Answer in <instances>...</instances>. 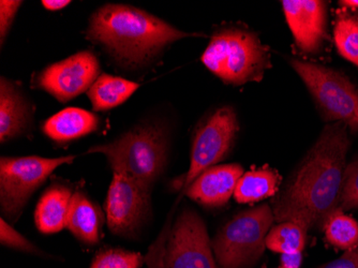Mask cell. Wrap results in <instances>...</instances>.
<instances>
[{"label":"cell","mask_w":358,"mask_h":268,"mask_svg":"<svg viewBox=\"0 0 358 268\" xmlns=\"http://www.w3.org/2000/svg\"><path fill=\"white\" fill-rule=\"evenodd\" d=\"M281 5L297 48L303 53H317L327 39V1L283 0Z\"/></svg>","instance_id":"cell-12"},{"label":"cell","mask_w":358,"mask_h":268,"mask_svg":"<svg viewBox=\"0 0 358 268\" xmlns=\"http://www.w3.org/2000/svg\"><path fill=\"white\" fill-rule=\"evenodd\" d=\"M279 268H285V267H282V266H281V267H279Z\"/></svg>","instance_id":"cell-32"},{"label":"cell","mask_w":358,"mask_h":268,"mask_svg":"<svg viewBox=\"0 0 358 268\" xmlns=\"http://www.w3.org/2000/svg\"><path fill=\"white\" fill-rule=\"evenodd\" d=\"M196 37L177 29L157 16L132 6L108 3L94 11L87 37L100 44L120 64L140 68L152 62L166 46Z\"/></svg>","instance_id":"cell-2"},{"label":"cell","mask_w":358,"mask_h":268,"mask_svg":"<svg viewBox=\"0 0 358 268\" xmlns=\"http://www.w3.org/2000/svg\"><path fill=\"white\" fill-rule=\"evenodd\" d=\"M23 1L21 0H1L0 1V40L3 45L6 38L9 34L10 28L15 19Z\"/></svg>","instance_id":"cell-26"},{"label":"cell","mask_w":358,"mask_h":268,"mask_svg":"<svg viewBox=\"0 0 358 268\" xmlns=\"http://www.w3.org/2000/svg\"><path fill=\"white\" fill-rule=\"evenodd\" d=\"M103 225V215L83 191L72 195L66 227L74 237L85 244L94 246L100 241V232Z\"/></svg>","instance_id":"cell-16"},{"label":"cell","mask_w":358,"mask_h":268,"mask_svg":"<svg viewBox=\"0 0 358 268\" xmlns=\"http://www.w3.org/2000/svg\"><path fill=\"white\" fill-rule=\"evenodd\" d=\"M289 64L310 92L327 124L345 125L358 133V88L343 72L329 66L292 58Z\"/></svg>","instance_id":"cell-5"},{"label":"cell","mask_w":358,"mask_h":268,"mask_svg":"<svg viewBox=\"0 0 358 268\" xmlns=\"http://www.w3.org/2000/svg\"><path fill=\"white\" fill-rule=\"evenodd\" d=\"M74 156L1 157L0 159V205L8 220L15 223L28 199L50 175L64 164L73 162Z\"/></svg>","instance_id":"cell-7"},{"label":"cell","mask_w":358,"mask_h":268,"mask_svg":"<svg viewBox=\"0 0 358 268\" xmlns=\"http://www.w3.org/2000/svg\"><path fill=\"white\" fill-rule=\"evenodd\" d=\"M243 175L241 165H215L205 170L184 191L187 197L203 206L221 207L234 195L237 183Z\"/></svg>","instance_id":"cell-13"},{"label":"cell","mask_w":358,"mask_h":268,"mask_svg":"<svg viewBox=\"0 0 358 268\" xmlns=\"http://www.w3.org/2000/svg\"><path fill=\"white\" fill-rule=\"evenodd\" d=\"M100 76V64L92 52L82 51L40 72L37 85L60 102L88 92Z\"/></svg>","instance_id":"cell-11"},{"label":"cell","mask_w":358,"mask_h":268,"mask_svg":"<svg viewBox=\"0 0 358 268\" xmlns=\"http://www.w3.org/2000/svg\"><path fill=\"white\" fill-rule=\"evenodd\" d=\"M201 59L211 73L231 85L262 80L269 66L266 48L255 34L241 28L215 32Z\"/></svg>","instance_id":"cell-4"},{"label":"cell","mask_w":358,"mask_h":268,"mask_svg":"<svg viewBox=\"0 0 358 268\" xmlns=\"http://www.w3.org/2000/svg\"><path fill=\"white\" fill-rule=\"evenodd\" d=\"M164 268H217L206 225L191 209L179 213L169 232Z\"/></svg>","instance_id":"cell-9"},{"label":"cell","mask_w":358,"mask_h":268,"mask_svg":"<svg viewBox=\"0 0 358 268\" xmlns=\"http://www.w3.org/2000/svg\"><path fill=\"white\" fill-rule=\"evenodd\" d=\"M325 241L340 250L352 251L358 248V223L343 209H336L322 225Z\"/></svg>","instance_id":"cell-20"},{"label":"cell","mask_w":358,"mask_h":268,"mask_svg":"<svg viewBox=\"0 0 358 268\" xmlns=\"http://www.w3.org/2000/svg\"><path fill=\"white\" fill-rule=\"evenodd\" d=\"M140 84L110 74H100L87 92L94 111H108L124 104Z\"/></svg>","instance_id":"cell-18"},{"label":"cell","mask_w":358,"mask_h":268,"mask_svg":"<svg viewBox=\"0 0 358 268\" xmlns=\"http://www.w3.org/2000/svg\"><path fill=\"white\" fill-rule=\"evenodd\" d=\"M339 209L343 211L358 209V157L345 167Z\"/></svg>","instance_id":"cell-24"},{"label":"cell","mask_w":358,"mask_h":268,"mask_svg":"<svg viewBox=\"0 0 358 268\" xmlns=\"http://www.w3.org/2000/svg\"><path fill=\"white\" fill-rule=\"evenodd\" d=\"M309 230L301 223L283 221L269 230L266 237V247L281 255L301 253L307 243Z\"/></svg>","instance_id":"cell-21"},{"label":"cell","mask_w":358,"mask_h":268,"mask_svg":"<svg viewBox=\"0 0 358 268\" xmlns=\"http://www.w3.org/2000/svg\"><path fill=\"white\" fill-rule=\"evenodd\" d=\"M72 195L71 189L60 183L44 191L35 213L36 225L41 233L55 234L66 227Z\"/></svg>","instance_id":"cell-17"},{"label":"cell","mask_w":358,"mask_h":268,"mask_svg":"<svg viewBox=\"0 0 358 268\" xmlns=\"http://www.w3.org/2000/svg\"><path fill=\"white\" fill-rule=\"evenodd\" d=\"M31 113L21 88L8 78L0 80V141L19 138L29 128Z\"/></svg>","instance_id":"cell-14"},{"label":"cell","mask_w":358,"mask_h":268,"mask_svg":"<svg viewBox=\"0 0 358 268\" xmlns=\"http://www.w3.org/2000/svg\"><path fill=\"white\" fill-rule=\"evenodd\" d=\"M0 241L3 246L13 249L29 253H39L38 248L32 245L21 233L15 231L3 218L0 220Z\"/></svg>","instance_id":"cell-25"},{"label":"cell","mask_w":358,"mask_h":268,"mask_svg":"<svg viewBox=\"0 0 358 268\" xmlns=\"http://www.w3.org/2000/svg\"><path fill=\"white\" fill-rule=\"evenodd\" d=\"M143 262L144 259L138 253L108 249L96 255L90 268H140Z\"/></svg>","instance_id":"cell-23"},{"label":"cell","mask_w":358,"mask_h":268,"mask_svg":"<svg viewBox=\"0 0 358 268\" xmlns=\"http://www.w3.org/2000/svg\"><path fill=\"white\" fill-rule=\"evenodd\" d=\"M92 153L103 154L114 173L134 179L150 193L168 161V139L160 127L144 125L108 144L90 147L88 154Z\"/></svg>","instance_id":"cell-3"},{"label":"cell","mask_w":358,"mask_h":268,"mask_svg":"<svg viewBox=\"0 0 358 268\" xmlns=\"http://www.w3.org/2000/svg\"><path fill=\"white\" fill-rule=\"evenodd\" d=\"M356 251H357V253H358V248H357V249H356Z\"/></svg>","instance_id":"cell-31"},{"label":"cell","mask_w":358,"mask_h":268,"mask_svg":"<svg viewBox=\"0 0 358 268\" xmlns=\"http://www.w3.org/2000/svg\"><path fill=\"white\" fill-rule=\"evenodd\" d=\"M99 118L83 108H67L44 122V134L58 143L70 142L99 128Z\"/></svg>","instance_id":"cell-15"},{"label":"cell","mask_w":358,"mask_h":268,"mask_svg":"<svg viewBox=\"0 0 358 268\" xmlns=\"http://www.w3.org/2000/svg\"><path fill=\"white\" fill-rule=\"evenodd\" d=\"M303 262L301 253L292 255H281V266L285 268H299Z\"/></svg>","instance_id":"cell-28"},{"label":"cell","mask_w":358,"mask_h":268,"mask_svg":"<svg viewBox=\"0 0 358 268\" xmlns=\"http://www.w3.org/2000/svg\"><path fill=\"white\" fill-rule=\"evenodd\" d=\"M319 268H358V253L356 250L345 251V255L323 264Z\"/></svg>","instance_id":"cell-27"},{"label":"cell","mask_w":358,"mask_h":268,"mask_svg":"<svg viewBox=\"0 0 358 268\" xmlns=\"http://www.w3.org/2000/svg\"><path fill=\"white\" fill-rule=\"evenodd\" d=\"M280 176L271 169H259L245 173L237 183L234 197L241 204L259 202L273 197L278 190Z\"/></svg>","instance_id":"cell-19"},{"label":"cell","mask_w":358,"mask_h":268,"mask_svg":"<svg viewBox=\"0 0 358 268\" xmlns=\"http://www.w3.org/2000/svg\"><path fill=\"white\" fill-rule=\"evenodd\" d=\"M334 40L340 55L358 66V16L340 13L334 28Z\"/></svg>","instance_id":"cell-22"},{"label":"cell","mask_w":358,"mask_h":268,"mask_svg":"<svg viewBox=\"0 0 358 268\" xmlns=\"http://www.w3.org/2000/svg\"><path fill=\"white\" fill-rule=\"evenodd\" d=\"M339 5L345 8L347 11H358V0H348V1H340Z\"/></svg>","instance_id":"cell-30"},{"label":"cell","mask_w":358,"mask_h":268,"mask_svg":"<svg viewBox=\"0 0 358 268\" xmlns=\"http://www.w3.org/2000/svg\"><path fill=\"white\" fill-rule=\"evenodd\" d=\"M350 131L339 122L327 124L287 186L275 197V221H293L308 230L322 227L339 209Z\"/></svg>","instance_id":"cell-1"},{"label":"cell","mask_w":358,"mask_h":268,"mask_svg":"<svg viewBox=\"0 0 358 268\" xmlns=\"http://www.w3.org/2000/svg\"><path fill=\"white\" fill-rule=\"evenodd\" d=\"M42 6L48 11H59L71 3L70 0H42Z\"/></svg>","instance_id":"cell-29"},{"label":"cell","mask_w":358,"mask_h":268,"mask_svg":"<svg viewBox=\"0 0 358 268\" xmlns=\"http://www.w3.org/2000/svg\"><path fill=\"white\" fill-rule=\"evenodd\" d=\"M108 229L118 237H131L150 213V193L134 179L114 173L106 201Z\"/></svg>","instance_id":"cell-10"},{"label":"cell","mask_w":358,"mask_h":268,"mask_svg":"<svg viewBox=\"0 0 358 268\" xmlns=\"http://www.w3.org/2000/svg\"><path fill=\"white\" fill-rule=\"evenodd\" d=\"M275 223L273 209L262 204L243 211L227 221L211 243L221 268H249L266 247V237Z\"/></svg>","instance_id":"cell-6"},{"label":"cell","mask_w":358,"mask_h":268,"mask_svg":"<svg viewBox=\"0 0 358 268\" xmlns=\"http://www.w3.org/2000/svg\"><path fill=\"white\" fill-rule=\"evenodd\" d=\"M238 131L236 112L231 106L218 108L198 127L191 148L190 167L179 183L182 192L205 170L227 156Z\"/></svg>","instance_id":"cell-8"}]
</instances>
